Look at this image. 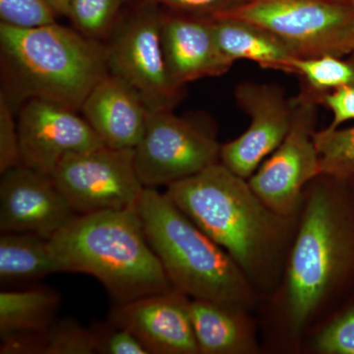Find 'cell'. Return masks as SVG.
<instances>
[{
    "label": "cell",
    "mask_w": 354,
    "mask_h": 354,
    "mask_svg": "<svg viewBox=\"0 0 354 354\" xmlns=\"http://www.w3.org/2000/svg\"><path fill=\"white\" fill-rule=\"evenodd\" d=\"M354 295V191L320 174L305 188L283 278L271 295L283 344L297 348L307 330Z\"/></svg>",
    "instance_id": "obj_1"
},
{
    "label": "cell",
    "mask_w": 354,
    "mask_h": 354,
    "mask_svg": "<svg viewBox=\"0 0 354 354\" xmlns=\"http://www.w3.org/2000/svg\"><path fill=\"white\" fill-rule=\"evenodd\" d=\"M165 193L227 251L259 297H271L283 278L298 216L288 218L272 211L247 179L221 162L167 186Z\"/></svg>",
    "instance_id": "obj_2"
},
{
    "label": "cell",
    "mask_w": 354,
    "mask_h": 354,
    "mask_svg": "<svg viewBox=\"0 0 354 354\" xmlns=\"http://www.w3.org/2000/svg\"><path fill=\"white\" fill-rule=\"evenodd\" d=\"M2 87L15 111L43 99L80 111L109 75L106 44L57 22L21 28L0 23Z\"/></svg>",
    "instance_id": "obj_3"
},
{
    "label": "cell",
    "mask_w": 354,
    "mask_h": 354,
    "mask_svg": "<svg viewBox=\"0 0 354 354\" xmlns=\"http://www.w3.org/2000/svg\"><path fill=\"white\" fill-rule=\"evenodd\" d=\"M50 246L62 272L94 277L115 304L174 290L135 207L77 215Z\"/></svg>",
    "instance_id": "obj_4"
},
{
    "label": "cell",
    "mask_w": 354,
    "mask_h": 354,
    "mask_svg": "<svg viewBox=\"0 0 354 354\" xmlns=\"http://www.w3.org/2000/svg\"><path fill=\"white\" fill-rule=\"evenodd\" d=\"M135 209L174 290L191 299L255 307L259 295L239 266L165 193L144 188Z\"/></svg>",
    "instance_id": "obj_5"
},
{
    "label": "cell",
    "mask_w": 354,
    "mask_h": 354,
    "mask_svg": "<svg viewBox=\"0 0 354 354\" xmlns=\"http://www.w3.org/2000/svg\"><path fill=\"white\" fill-rule=\"evenodd\" d=\"M162 15L157 4L131 0L104 41L109 74L128 84L150 113L172 111L183 95V88L174 85L165 64Z\"/></svg>",
    "instance_id": "obj_6"
},
{
    "label": "cell",
    "mask_w": 354,
    "mask_h": 354,
    "mask_svg": "<svg viewBox=\"0 0 354 354\" xmlns=\"http://www.w3.org/2000/svg\"><path fill=\"white\" fill-rule=\"evenodd\" d=\"M218 17L260 26L298 57L354 53V6L339 0H247Z\"/></svg>",
    "instance_id": "obj_7"
},
{
    "label": "cell",
    "mask_w": 354,
    "mask_h": 354,
    "mask_svg": "<svg viewBox=\"0 0 354 354\" xmlns=\"http://www.w3.org/2000/svg\"><path fill=\"white\" fill-rule=\"evenodd\" d=\"M317 97L308 90L292 100L290 131L248 183L263 202L279 215L298 216L305 188L321 174L315 139Z\"/></svg>",
    "instance_id": "obj_8"
},
{
    "label": "cell",
    "mask_w": 354,
    "mask_h": 354,
    "mask_svg": "<svg viewBox=\"0 0 354 354\" xmlns=\"http://www.w3.org/2000/svg\"><path fill=\"white\" fill-rule=\"evenodd\" d=\"M51 177L78 215L134 208L145 188L135 169L134 149L102 146L69 153Z\"/></svg>",
    "instance_id": "obj_9"
},
{
    "label": "cell",
    "mask_w": 354,
    "mask_h": 354,
    "mask_svg": "<svg viewBox=\"0 0 354 354\" xmlns=\"http://www.w3.org/2000/svg\"><path fill=\"white\" fill-rule=\"evenodd\" d=\"M215 137L172 111L149 113L134 149L135 169L145 188L169 186L220 162Z\"/></svg>",
    "instance_id": "obj_10"
},
{
    "label": "cell",
    "mask_w": 354,
    "mask_h": 354,
    "mask_svg": "<svg viewBox=\"0 0 354 354\" xmlns=\"http://www.w3.org/2000/svg\"><path fill=\"white\" fill-rule=\"evenodd\" d=\"M77 113L46 100L25 102L17 114L20 165L51 176L65 156L104 146Z\"/></svg>",
    "instance_id": "obj_11"
},
{
    "label": "cell",
    "mask_w": 354,
    "mask_h": 354,
    "mask_svg": "<svg viewBox=\"0 0 354 354\" xmlns=\"http://www.w3.org/2000/svg\"><path fill=\"white\" fill-rule=\"evenodd\" d=\"M235 97L250 116V124L241 136L221 146L220 162L248 180L290 131L293 104L281 88L264 84L242 83Z\"/></svg>",
    "instance_id": "obj_12"
},
{
    "label": "cell",
    "mask_w": 354,
    "mask_h": 354,
    "mask_svg": "<svg viewBox=\"0 0 354 354\" xmlns=\"http://www.w3.org/2000/svg\"><path fill=\"white\" fill-rule=\"evenodd\" d=\"M78 215L53 177L19 165L1 174L0 232L53 239Z\"/></svg>",
    "instance_id": "obj_13"
},
{
    "label": "cell",
    "mask_w": 354,
    "mask_h": 354,
    "mask_svg": "<svg viewBox=\"0 0 354 354\" xmlns=\"http://www.w3.org/2000/svg\"><path fill=\"white\" fill-rule=\"evenodd\" d=\"M190 297L176 290L114 305L109 321L129 330L149 354H200Z\"/></svg>",
    "instance_id": "obj_14"
},
{
    "label": "cell",
    "mask_w": 354,
    "mask_h": 354,
    "mask_svg": "<svg viewBox=\"0 0 354 354\" xmlns=\"http://www.w3.org/2000/svg\"><path fill=\"white\" fill-rule=\"evenodd\" d=\"M160 38L167 71L177 87L223 75L234 65L221 53L211 18L162 9Z\"/></svg>",
    "instance_id": "obj_15"
},
{
    "label": "cell",
    "mask_w": 354,
    "mask_h": 354,
    "mask_svg": "<svg viewBox=\"0 0 354 354\" xmlns=\"http://www.w3.org/2000/svg\"><path fill=\"white\" fill-rule=\"evenodd\" d=\"M80 111L104 145L113 149H135L150 113L139 95L111 74L91 91Z\"/></svg>",
    "instance_id": "obj_16"
},
{
    "label": "cell",
    "mask_w": 354,
    "mask_h": 354,
    "mask_svg": "<svg viewBox=\"0 0 354 354\" xmlns=\"http://www.w3.org/2000/svg\"><path fill=\"white\" fill-rule=\"evenodd\" d=\"M242 307L190 299V313L200 354L259 353L256 328Z\"/></svg>",
    "instance_id": "obj_17"
},
{
    "label": "cell",
    "mask_w": 354,
    "mask_h": 354,
    "mask_svg": "<svg viewBox=\"0 0 354 354\" xmlns=\"http://www.w3.org/2000/svg\"><path fill=\"white\" fill-rule=\"evenodd\" d=\"M221 53L232 60H248L265 69L292 73L298 57L285 43L260 26L232 17L211 18Z\"/></svg>",
    "instance_id": "obj_18"
},
{
    "label": "cell",
    "mask_w": 354,
    "mask_h": 354,
    "mask_svg": "<svg viewBox=\"0 0 354 354\" xmlns=\"http://www.w3.org/2000/svg\"><path fill=\"white\" fill-rule=\"evenodd\" d=\"M62 272L50 241L37 234L3 232L0 236V281L2 286L30 283Z\"/></svg>",
    "instance_id": "obj_19"
},
{
    "label": "cell",
    "mask_w": 354,
    "mask_h": 354,
    "mask_svg": "<svg viewBox=\"0 0 354 354\" xmlns=\"http://www.w3.org/2000/svg\"><path fill=\"white\" fill-rule=\"evenodd\" d=\"M59 293L50 288L0 292V339L24 333L46 332L57 320Z\"/></svg>",
    "instance_id": "obj_20"
},
{
    "label": "cell",
    "mask_w": 354,
    "mask_h": 354,
    "mask_svg": "<svg viewBox=\"0 0 354 354\" xmlns=\"http://www.w3.org/2000/svg\"><path fill=\"white\" fill-rule=\"evenodd\" d=\"M292 73L301 77L309 92L317 97L337 88L354 86V60L330 55L297 57L292 62Z\"/></svg>",
    "instance_id": "obj_21"
},
{
    "label": "cell",
    "mask_w": 354,
    "mask_h": 354,
    "mask_svg": "<svg viewBox=\"0 0 354 354\" xmlns=\"http://www.w3.org/2000/svg\"><path fill=\"white\" fill-rule=\"evenodd\" d=\"M319 156L321 174L351 180L354 178V127L330 128L314 135Z\"/></svg>",
    "instance_id": "obj_22"
},
{
    "label": "cell",
    "mask_w": 354,
    "mask_h": 354,
    "mask_svg": "<svg viewBox=\"0 0 354 354\" xmlns=\"http://www.w3.org/2000/svg\"><path fill=\"white\" fill-rule=\"evenodd\" d=\"M130 1L131 0H73L67 18L77 31L104 41Z\"/></svg>",
    "instance_id": "obj_23"
},
{
    "label": "cell",
    "mask_w": 354,
    "mask_h": 354,
    "mask_svg": "<svg viewBox=\"0 0 354 354\" xmlns=\"http://www.w3.org/2000/svg\"><path fill=\"white\" fill-rule=\"evenodd\" d=\"M312 349L320 354H354V295L324 323Z\"/></svg>",
    "instance_id": "obj_24"
},
{
    "label": "cell",
    "mask_w": 354,
    "mask_h": 354,
    "mask_svg": "<svg viewBox=\"0 0 354 354\" xmlns=\"http://www.w3.org/2000/svg\"><path fill=\"white\" fill-rule=\"evenodd\" d=\"M94 353L97 351L92 330L74 319H57L44 334L43 354Z\"/></svg>",
    "instance_id": "obj_25"
},
{
    "label": "cell",
    "mask_w": 354,
    "mask_h": 354,
    "mask_svg": "<svg viewBox=\"0 0 354 354\" xmlns=\"http://www.w3.org/2000/svg\"><path fill=\"white\" fill-rule=\"evenodd\" d=\"M1 23L30 28L57 22L46 0H0Z\"/></svg>",
    "instance_id": "obj_26"
},
{
    "label": "cell",
    "mask_w": 354,
    "mask_h": 354,
    "mask_svg": "<svg viewBox=\"0 0 354 354\" xmlns=\"http://www.w3.org/2000/svg\"><path fill=\"white\" fill-rule=\"evenodd\" d=\"M94 334L95 351L101 354H149L143 344L127 328L109 321L91 327Z\"/></svg>",
    "instance_id": "obj_27"
},
{
    "label": "cell",
    "mask_w": 354,
    "mask_h": 354,
    "mask_svg": "<svg viewBox=\"0 0 354 354\" xmlns=\"http://www.w3.org/2000/svg\"><path fill=\"white\" fill-rule=\"evenodd\" d=\"M15 109L0 93V174L20 165L19 136Z\"/></svg>",
    "instance_id": "obj_28"
},
{
    "label": "cell",
    "mask_w": 354,
    "mask_h": 354,
    "mask_svg": "<svg viewBox=\"0 0 354 354\" xmlns=\"http://www.w3.org/2000/svg\"><path fill=\"white\" fill-rule=\"evenodd\" d=\"M160 8L183 15L216 18L227 13L247 0H148Z\"/></svg>",
    "instance_id": "obj_29"
},
{
    "label": "cell",
    "mask_w": 354,
    "mask_h": 354,
    "mask_svg": "<svg viewBox=\"0 0 354 354\" xmlns=\"http://www.w3.org/2000/svg\"><path fill=\"white\" fill-rule=\"evenodd\" d=\"M332 113L330 128H339L348 121L354 120V86H346L317 97Z\"/></svg>",
    "instance_id": "obj_30"
},
{
    "label": "cell",
    "mask_w": 354,
    "mask_h": 354,
    "mask_svg": "<svg viewBox=\"0 0 354 354\" xmlns=\"http://www.w3.org/2000/svg\"><path fill=\"white\" fill-rule=\"evenodd\" d=\"M48 2V6L50 7L53 12L57 17L64 16L67 17L69 14L70 7H71L73 0H46Z\"/></svg>",
    "instance_id": "obj_31"
},
{
    "label": "cell",
    "mask_w": 354,
    "mask_h": 354,
    "mask_svg": "<svg viewBox=\"0 0 354 354\" xmlns=\"http://www.w3.org/2000/svg\"><path fill=\"white\" fill-rule=\"evenodd\" d=\"M339 1L344 2V3L349 4V6H354V0H339Z\"/></svg>",
    "instance_id": "obj_32"
},
{
    "label": "cell",
    "mask_w": 354,
    "mask_h": 354,
    "mask_svg": "<svg viewBox=\"0 0 354 354\" xmlns=\"http://www.w3.org/2000/svg\"><path fill=\"white\" fill-rule=\"evenodd\" d=\"M349 183H351V187H353V189L354 191V178L351 179V180H348Z\"/></svg>",
    "instance_id": "obj_33"
}]
</instances>
